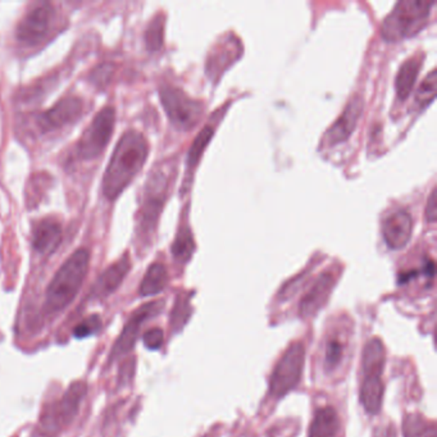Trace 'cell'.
Wrapping results in <instances>:
<instances>
[{
	"mask_svg": "<svg viewBox=\"0 0 437 437\" xmlns=\"http://www.w3.org/2000/svg\"><path fill=\"white\" fill-rule=\"evenodd\" d=\"M142 340H144V344H145V346H147L148 349H159L161 346V344H163V340H164V334H163V331H161V329L154 327V329H150V330L147 331V332L144 334Z\"/></svg>",
	"mask_w": 437,
	"mask_h": 437,
	"instance_id": "obj_29",
	"label": "cell"
},
{
	"mask_svg": "<svg viewBox=\"0 0 437 437\" xmlns=\"http://www.w3.org/2000/svg\"><path fill=\"white\" fill-rule=\"evenodd\" d=\"M345 349H346V341L339 334H332L329 337L324 350V368L327 372L336 370L343 362Z\"/></svg>",
	"mask_w": 437,
	"mask_h": 437,
	"instance_id": "obj_22",
	"label": "cell"
},
{
	"mask_svg": "<svg viewBox=\"0 0 437 437\" xmlns=\"http://www.w3.org/2000/svg\"><path fill=\"white\" fill-rule=\"evenodd\" d=\"M386 353L380 339H370L364 346L362 359L363 381L361 385V402L370 414H377L384 399V373Z\"/></svg>",
	"mask_w": 437,
	"mask_h": 437,
	"instance_id": "obj_4",
	"label": "cell"
},
{
	"mask_svg": "<svg viewBox=\"0 0 437 437\" xmlns=\"http://www.w3.org/2000/svg\"><path fill=\"white\" fill-rule=\"evenodd\" d=\"M90 253L88 249L76 250L72 256L57 271L47 289V308L58 313L66 310L79 294L88 275Z\"/></svg>",
	"mask_w": 437,
	"mask_h": 437,
	"instance_id": "obj_2",
	"label": "cell"
},
{
	"mask_svg": "<svg viewBox=\"0 0 437 437\" xmlns=\"http://www.w3.org/2000/svg\"><path fill=\"white\" fill-rule=\"evenodd\" d=\"M115 112L112 107L101 109L88 128L82 132L77 142V154L84 161L98 158L107 148L108 142L113 134Z\"/></svg>",
	"mask_w": 437,
	"mask_h": 437,
	"instance_id": "obj_7",
	"label": "cell"
},
{
	"mask_svg": "<svg viewBox=\"0 0 437 437\" xmlns=\"http://www.w3.org/2000/svg\"><path fill=\"white\" fill-rule=\"evenodd\" d=\"M340 421L336 411L331 407L316 412L310 424V437H336Z\"/></svg>",
	"mask_w": 437,
	"mask_h": 437,
	"instance_id": "obj_19",
	"label": "cell"
},
{
	"mask_svg": "<svg viewBox=\"0 0 437 437\" xmlns=\"http://www.w3.org/2000/svg\"><path fill=\"white\" fill-rule=\"evenodd\" d=\"M437 215V204H436V188H432L431 191L427 207H426V218L429 222H435Z\"/></svg>",
	"mask_w": 437,
	"mask_h": 437,
	"instance_id": "obj_30",
	"label": "cell"
},
{
	"mask_svg": "<svg viewBox=\"0 0 437 437\" xmlns=\"http://www.w3.org/2000/svg\"><path fill=\"white\" fill-rule=\"evenodd\" d=\"M213 134H215V128L212 127L210 125H207L205 127H203L202 131L196 136L195 140L191 144V148L188 153V159H186L188 177H190V174H193V171L196 169V166L199 164L203 153L208 147L209 142L213 137Z\"/></svg>",
	"mask_w": 437,
	"mask_h": 437,
	"instance_id": "obj_21",
	"label": "cell"
},
{
	"mask_svg": "<svg viewBox=\"0 0 437 437\" xmlns=\"http://www.w3.org/2000/svg\"><path fill=\"white\" fill-rule=\"evenodd\" d=\"M130 268H131L130 256L128 254H125L101 273L91 290V296L95 299H103L115 293V290L120 288L125 277L127 276Z\"/></svg>",
	"mask_w": 437,
	"mask_h": 437,
	"instance_id": "obj_17",
	"label": "cell"
},
{
	"mask_svg": "<svg viewBox=\"0 0 437 437\" xmlns=\"http://www.w3.org/2000/svg\"><path fill=\"white\" fill-rule=\"evenodd\" d=\"M435 0H400L386 16L381 35L389 42L409 39L417 35L430 20Z\"/></svg>",
	"mask_w": 437,
	"mask_h": 437,
	"instance_id": "obj_3",
	"label": "cell"
},
{
	"mask_svg": "<svg viewBox=\"0 0 437 437\" xmlns=\"http://www.w3.org/2000/svg\"><path fill=\"white\" fill-rule=\"evenodd\" d=\"M62 239L61 223L57 220L44 218L35 223L33 229V246L38 253L42 256L52 254L61 245Z\"/></svg>",
	"mask_w": 437,
	"mask_h": 437,
	"instance_id": "obj_16",
	"label": "cell"
},
{
	"mask_svg": "<svg viewBox=\"0 0 437 437\" xmlns=\"http://www.w3.org/2000/svg\"><path fill=\"white\" fill-rule=\"evenodd\" d=\"M335 286V276L331 272H323L317 277L313 286L300 302V316L304 318L314 316L327 302L331 291Z\"/></svg>",
	"mask_w": 437,
	"mask_h": 437,
	"instance_id": "obj_15",
	"label": "cell"
},
{
	"mask_svg": "<svg viewBox=\"0 0 437 437\" xmlns=\"http://www.w3.org/2000/svg\"><path fill=\"white\" fill-rule=\"evenodd\" d=\"M363 96L361 94L353 95L341 115L327 130L326 136H324V142L329 147H334L337 144L346 142L357 127L358 122L363 113Z\"/></svg>",
	"mask_w": 437,
	"mask_h": 437,
	"instance_id": "obj_11",
	"label": "cell"
},
{
	"mask_svg": "<svg viewBox=\"0 0 437 437\" xmlns=\"http://www.w3.org/2000/svg\"><path fill=\"white\" fill-rule=\"evenodd\" d=\"M53 18V7L49 3L39 4L21 20L16 33L17 40L27 47L40 44L50 33Z\"/></svg>",
	"mask_w": 437,
	"mask_h": 437,
	"instance_id": "obj_9",
	"label": "cell"
},
{
	"mask_svg": "<svg viewBox=\"0 0 437 437\" xmlns=\"http://www.w3.org/2000/svg\"><path fill=\"white\" fill-rule=\"evenodd\" d=\"M190 316V305L188 296L180 295L176 302L175 310L172 314V326L176 330H180Z\"/></svg>",
	"mask_w": 437,
	"mask_h": 437,
	"instance_id": "obj_26",
	"label": "cell"
},
{
	"mask_svg": "<svg viewBox=\"0 0 437 437\" xmlns=\"http://www.w3.org/2000/svg\"><path fill=\"white\" fill-rule=\"evenodd\" d=\"M194 251H195V242L193 232L188 227H182L177 232L175 242L172 244V254L177 262L186 263L190 261Z\"/></svg>",
	"mask_w": 437,
	"mask_h": 437,
	"instance_id": "obj_23",
	"label": "cell"
},
{
	"mask_svg": "<svg viewBox=\"0 0 437 437\" xmlns=\"http://www.w3.org/2000/svg\"><path fill=\"white\" fill-rule=\"evenodd\" d=\"M86 392L88 386L82 381L74 382L68 387L61 402L54 408V414L49 418V422L53 424V430L59 429L62 426H68L74 421L77 412L80 409L81 402L86 395Z\"/></svg>",
	"mask_w": 437,
	"mask_h": 437,
	"instance_id": "obj_14",
	"label": "cell"
},
{
	"mask_svg": "<svg viewBox=\"0 0 437 437\" xmlns=\"http://www.w3.org/2000/svg\"><path fill=\"white\" fill-rule=\"evenodd\" d=\"M101 327V317L90 316L74 327V337H77V339H84V337L94 335L95 332H98Z\"/></svg>",
	"mask_w": 437,
	"mask_h": 437,
	"instance_id": "obj_27",
	"label": "cell"
},
{
	"mask_svg": "<svg viewBox=\"0 0 437 437\" xmlns=\"http://www.w3.org/2000/svg\"><path fill=\"white\" fill-rule=\"evenodd\" d=\"M163 35H164V20L161 16L150 22L145 34L147 47L149 50H158L163 45Z\"/></svg>",
	"mask_w": 437,
	"mask_h": 437,
	"instance_id": "obj_25",
	"label": "cell"
},
{
	"mask_svg": "<svg viewBox=\"0 0 437 437\" xmlns=\"http://www.w3.org/2000/svg\"><path fill=\"white\" fill-rule=\"evenodd\" d=\"M163 308H164V302L158 300V302L145 304L139 310H135L132 316L130 317V319L126 323V326L123 327L121 335L117 339L113 350L110 353V358L115 359L132 349L136 343V339L139 336L142 323L153 317L158 316Z\"/></svg>",
	"mask_w": 437,
	"mask_h": 437,
	"instance_id": "obj_10",
	"label": "cell"
},
{
	"mask_svg": "<svg viewBox=\"0 0 437 437\" xmlns=\"http://www.w3.org/2000/svg\"><path fill=\"white\" fill-rule=\"evenodd\" d=\"M148 153V142L140 132L127 131L122 136L103 177V194L108 200L121 195L142 171Z\"/></svg>",
	"mask_w": 437,
	"mask_h": 437,
	"instance_id": "obj_1",
	"label": "cell"
},
{
	"mask_svg": "<svg viewBox=\"0 0 437 437\" xmlns=\"http://www.w3.org/2000/svg\"><path fill=\"white\" fill-rule=\"evenodd\" d=\"M305 348L300 341L291 344L272 372L269 381V394L283 397L295 389L303 375Z\"/></svg>",
	"mask_w": 437,
	"mask_h": 437,
	"instance_id": "obj_6",
	"label": "cell"
},
{
	"mask_svg": "<svg viewBox=\"0 0 437 437\" xmlns=\"http://www.w3.org/2000/svg\"><path fill=\"white\" fill-rule=\"evenodd\" d=\"M378 437H394V435H392L391 429H386V430L384 431V435H381V436Z\"/></svg>",
	"mask_w": 437,
	"mask_h": 437,
	"instance_id": "obj_31",
	"label": "cell"
},
{
	"mask_svg": "<svg viewBox=\"0 0 437 437\" xmlns=\"http://www.w3.org/2000/svg\"><path fill=\"white\" fill-rule=\"evenodd\" d=\"M167 188H169V176L161 169H158L155 174H152L147 188V199L142 204L139 217V229L142 235H150L157 227L164 198L167 195Z\"/></svg>",
	"mask_w": 437,
	"mask_h": 437,
	"instance_id": "obj_8",
	"label": "cell"
},
{
	"mask_svg": "<svg viewBox=\"0 0 437 437\" xmlns=\"http://www.w3.org/2000/svg\"><path fill=\"white\" fill-rule=\"evenodd\" d=\"M82 109L84 104L80 98L67 96L39 117V126L42 131H52L67 126L80 118Z\"/></svg>",
	"mask_w": 437,
	"mask_h": 437,
	"instance_id": "obj_13",
	"label": "cell"
},
{
	"mask_svg": "<svg viewBox=\"0 0 437 437\" xmlns=\"http://www.w3.org/2000/svg\"><path fill=\"white\" fill-rule=\"evenodd\" d=\"M421 68H422V59L417 55L404 62L402 67L399 68L397 80H395V88H397L399 101H403L408 99V96L411 95L413 89L416 86Z\"/></svg>",
	"mask_w": 437,
	"mask_h": 437,
	"instance_id": "obj_18",
	"label": "cell"
},
{
	"mask_svg": "<svg viewBox=\"0 0 437 437\" xmlns=\"http://www.w3.org/2000/svg\"><path fill=\"white\" fill-rule=\"evenodd\" d=\"M167 283H169V272L166 266L161 263H153L142 278L139 293L142 296L157 295L164 290Z\"/></svg>",
	"mask_w": 437,
	"mask_h": 437,
	"instance_id": "obj_20",
	"label": "cell"
},
{
	"mask_svg": "<svg viewBox=\"0 0 437 437\" xmlns=\"http://www.w3.org/2000/svg\"><path fill=\"white\" fill-rule=\"evenodd\" d=\"M113 71H115V66H113V64H110V63H103V64L98 66V67L95 68L94 71L91 72L90 80H91V82H93L94 85H96V86L103 88V86H106L108 82L110 81V79H112Z\"/></svg>",
	"mask_w": 437,
	"mask_h": 437,
	"instance_id": "obj_28",
	"label": "cell"
},
{
	"mask_svg": "<svg viewBox=\"0 0 437 437\" xmlns=\"http://www.w3.org/2000/svg\"><path fill=\"white\" fill-rule=\"evenodd\" d=\"M436 86L437 72L436 69H432L430 74H427V77L421 82V85L418 86L417 94H416V106L419 108L429 106L436 96Z\"/></svg>",
	"mask_w": 437,
	"mask_h": 437,
	"instance_id": "obj_24",
	"label": "cell"
},
{
	"mask_svg": "<svg viewBox=\"0 0 437 437\" xmlns=\"http://www.w3.org/2000/svg\"><path fill=\"white\" fill-rule=\"evenodd\" d=\"M159 98L169 121L177 130L190 131L202 120L204 106L181 89L164 85L159 90Z\"/></svg>",
	"mask_w": 437,
	"mask_h": 437,
	"instance_id": "obj_5",
	"label": "cell"
},
{
	"mask_svg": "<svg viewBox=\"0 0 437 437\" xmlns=\"http://www.w3.org/2000/svg\"><path fill=\"white\" fill-rule=\"evenodd\" d=\"M413 234V218L408 210L395 209L385 217L382 235L387 246L392 250L403 249L411 242Z\"/></svg>",
	"mask_w": 437,
	"mask_h": 437,
	"instance_id": "obj_12",
	"label": "cell"
}]
</instances>
